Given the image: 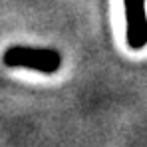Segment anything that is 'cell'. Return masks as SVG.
Returning <instances> with one entry per match:
<instances>
[{
	"instance_id": "obj_1",
	"label": "cell",
	"mask_w": 147,
	"mask_h": 147,
	"mask_svg": "<svg viewBox=\"0 0 147 147\" xmlns=\"http://www.w3.org/2000/svg\"><path fill=\"white\" fill-rule=\"evenodd\" d=\"M2 62L8 68H26L40 74H56L62 68V56L52 48H32V46H10L4 52Z\"/></svg>"
},
{
	"instance_id": "obj_2",
	"label": "cell",
	"mask_w": 147,
	"mask_h": 147,
	"mask_svg": "<svg viewBox=\"0 0 147 147\" xmlns=\"http://www.w3.org/2000/svg\"><path fill=\"white\" fill-rule=\"evenodd\" d=\"M125 12V40L131 50H143L147 46V8L145 0H123Z\"/></svg>"
}]
</instances>
